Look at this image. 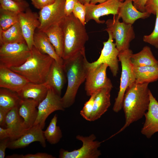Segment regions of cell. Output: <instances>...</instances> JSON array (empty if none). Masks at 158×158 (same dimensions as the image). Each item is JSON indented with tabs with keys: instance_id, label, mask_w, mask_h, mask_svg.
<instances>
[{
	"instance_id": "obj_1",
	"label": "cell",
	"mask_w": 158,
	"mask_h": 158,
	"mask_svg": "<svg viewBox=\"0 0 158 158\" xmlns=\"http://www.w3.org/2000/svg\"><path fill=\"white\" fill-rule=\"evenodd\" d=\"M149 83H135L127 88L124 96L122 106L125 116V123L111 137L122 132L132 123L144 116L150 101Z\"/></svg>"
},
{
	"instance_id": "obj_2",
	"label": "cell",
	"mask_w": 158,
	"mask_h": 158,
	"mask_svg": "<svg viewBox=\"0 0 158 158\" xmlns=\"http://www.w3.org/2000/svg\"><path fill=\"white\" fill-rule=\"evenodd\" d=\"M85 49L72 56L63 60V67L68 81L66 92L61 97L63 107L68 108L74 103L80 85L85 80L89 70Z\"/></svg>"
},
{
	"instance_id": "obj_3",
	"label": "cell",
	"mask_w": 158,
	"mask_h": 158,
	"mask_svg": "<svg viewBox=\"0 0 158 158\" xmlns=\"http://www.w3.org/2000/svg\"><path fill=\"white\" fill-rule=\"evenodd\" d=\"M59 25L63 36V60L85 49V44L89 39L85 25L73 13L66 16Z\"/></svg>"
},
{
	"instance_id": "obj_4",
	"label": "cell",
	"mask_w": 158,
	"mask_h": 158,
	"mask_svg": "<svg viewBox=\"0 0 158 158\" xmlns=\"http://www.w3.org/2000/svg\"><path fill=\"white\" fill-rule=\"evenodd\" d=\"M54 60L49 55L41 53L33 45L30 56L23 64L10 69L25 77L29 82L43 83L46 81Z\"/></svg>"
},
{
	"instance_id": "obj_5",
	"label": "cell",
	"mask_w": 158,
	"mask_h": 158,
	"mask_svg": "<svg viewBox=\"0 0 158 158\" xmlns=\"http://www.w3.org/2000/svg\"><path fill=\"white\" fill-rule=\"evenodd\" d=\"M133 52L129 49L119 52L118 57L121 63L122 71L119 90L113 107V110L116 113L122 108L123 100L127 88L135 83V78L130 61Z\"/></svg>"
},
{
	"instance_id": "obj_6",
	"label": "cell",
	"mask_w": 158,
	"mask_h": 158,
	"mask_svg": "<svg viewBox=\"0 0 158 158\" xmlns=\"http://www.w3.org/2000/svg\"><path fill=\"white\" fill-rule=\"evenodd\" d=\"M31 50L26 43L0 45V65L8 68L19 66L30 56Z\"/></svg>"
},
{
	"instance_id": "obj_7",
	"label": "cell",
	"mask_w": 158,
	"mask_h": 158,
	"mask_svg": "<svg viewBox=\"0 0 158 158\" xmlns=\"http://www.w3.org/2000/svg\"><path fill=\"white\" fill-rule=\"evenodd\" d=\"M119 20L116 15L113 19L107 20L105 22L107 28L104 30L115 40L116 47L119 52L129 49L135 34L132 25L121 22Z\"/></svg>"
},
{
	"instance_id": "obj_8",
	"label": "cell",
	"mask_w": 158,
	"mask_h": 158,
	"mask_svg": "<svg viewBox=\"0 0 158 158\" xmlns=\"http://www.w3.org/2000/svg\"><path fill=\"white\" fill-rule=\"evenodd\" d=\"M76 138L82 142V146L71 151L61 148L59 151V158H98L101 155L98 149L101 142L95 140L96 138L94 134L87 136L78 135Z\"/></svg>"
},
{
	"instance_id": "obj_9",
	"label": "cell",
	"mask_w": 158,
	"mask_h": 158,
	"mask_svg": "<svg viewBox=\"0 0 158 158\" xmlns=\"http://www.w3.org/2000/svg\"><path fill=\"white\" fill-rule=\"evenodd\" d=\"M66 0H56L46 6L39 13L40 22L39 30L44 31L50 26L59 24L66 16L65 12Z\"/></svg>"
},
{
	"instance_id": "obj_10",
	"label": "cell",
	"mask_w": 158,
	"mask_h": 158,
	"mask_svg": "<svg viewBox=\"0 0 158 158\" xmlns=\"http://www.w3.org/2000/svg\"><path fill=\"white\" fill-rule=\"evenodd\" d=\"M108 67L106 63H102L95 68H89L85 80V87L87 96H90L103 88L113 87L111 81L107 75V69Z\"/></svg>"
},
{
	"instance_id": "obj_11",
	"label": "cell",
	"mask_w": 158,
	"mask_h": 158,
	"mask_svg": "<svg viewBox=\"0 0 158 158\" xmlns=\"http://www.w3.org/2000/svg\"><path fill=\"white\" fill-rule=\"evenodd\" d=\"M37 109V116L34 125L39 124L42 129L47 118L51 114L56 111H63L65 109L62 105L61 96L49 87L46 97L39 103Z\"/></svg>"
},
{
	"instance_id": "obj_12",
	"label": "cell",
	"mask_w": 158,
	"mask_h": 158,
	"mask_svg": "<svg viewBox=\"0 0 158 158\" xmlns=\"http://www.w3.org/2000/svg\"><path fill=\"white\" fill-rule=\"evenodd\" d=\"M109 38L106 42H103V47L99 58L95 61L89 63L90 69L95 68L99 65L106 63L109 67L114 77L116 76L119 70L118 55L119 51L117 49L115 43L113 42V38L110 33Z\"/></svg>"
},
{
	"instance_id": "obj_13",
	"label": "cell",
	"mask_w": 158,
	"mask_h": 158,
	"mask_svg": "<svg viewBox=\"0 0 158 158\" xmlns=\"http://www.w3.org/2000/svg\"><path fill=\"white\" fill-rule=\"evenodd\" d=\"M122 2L119 0H108L97 5L90 3L85 5L86 10L85 23L91 20L98 24L104 23L105 21L100 20V18L109 14L117 15Z\"/></svg>"
},
{
	"instance_id": "obj_14",
	"label": "cell",
	"mask_w": 158,
	"mask_h": 158,
	"mask_svg": "<svg viewBox=\"0 0 158 158\" xmlns=\"http://www.w3.org/2000/svg\"><path fill=\"white\" fill-rule=\"evenodd\" d=\"M19 22L26 42L31 50L34 45L33 36L36 29L40 25L39 14L28 8L18 14Z\"/></svg>"
},
{
	"instance_id": "obj_15",
	"label": "cell",
	"mask_w": 158,
	"mask_h": 158,
	"mask_svg": "<svg viewBox=\"0 0 158 158\" xmlns=\"http://www.w3.org/2000/svg\"><path fill=\"white\" fill-rule=\"evenodd\" d=\"M42 129L39 124L34 125L18 139L10 140L8 148L11 149L23 148L35 142H39L43 147H45L46 139Z\"/></svg>"
},
{
	"instance_id": "obj_16",
	"label": "cell",
	"mask_w": 158,
	"mask_h": 158,
	"mask_svg": "<svg viewBox=\"0 0 158 158\" xmlns=\"http://www.w3.org/2000/svg\"><path fill=\"white\" fill-rule=\"evenodd\" d=\"M29 81L22 75L0 65V87L17 93Z\"/></svg>"
},
{
	"instance_id": "obj_17",
	"label": "cell",
	"mask_w": 158,
	"mask_h": 158,
	"mask_svg": "<svg viewBox=\"0 0 158 158\" xmlns=\"http://www.w3.org/2000/svg\"><path fill=\"white\" fill-rule=\"evenodd\" d=\"M150 98L149 107L144 115L145 121L141 131L148 138L158 132V102L150 91Z\"/></svg>"
},
{
	"instance_id": "obj_18",
	"label": "cell",
	"mask_w": 158,
	"mask_h": 158,
	"mask_svg": "<svg viewBox=\"0 0 158 158\" xmlns=\"http://www.w3.org/2000/svg\"><path fill=\"white\" fill-rule=\"evenodd\" d=\"M112 88L105 87L97 91L90 121L98 119L107 111L111 105L110 93Z\"/></svg>"
},
{
	"instance_id": "obj_19",
	"label": "cell",
	"mask_w": 158,
	"mask_h": 158,
	"mask_svg": "<svg viewBox=\"0 0 158 158\" xmlns=\"http://www.w3.org/2000/svg\"><path fill=\"white\" fill-rule=\"evenodd\" d=\"M66 77L63 65L54 60L45 82L48 87L52 88L61 96L62 90L65 83Z\"/></svg>"
},
{
	"instance_id": "obj_20",
	"label": "cell",
	"mask_w": 158,
	"mask_h": 158,
	"mask_svg": "<svg viewBox=\"0 0 158 158\" xmlns=\"http://www.w3.org/2000/svg\"><path fill=\"white\" fill-rule=\"evenodd\" d=\"M33 41L34 45L41 53L49 55L63 65V59L57 54L54 47L44 32L37 29L34 34Z\"/></svg>"
},
{
	"instance_id": "obj_21",
	"label": "cell",
	"mask_w": 158,
	"mask_h": 158,
	"mask_svg": "<svg viewBox=\"0 0 158 158\" xmlns=\"http://www.w3.org/2000/svg\"><path fill=\"white\" fill-rule=\"evenodd\" d=\"M148 13L141 12L137 9L133 4V0H125L122 2L119 7L117 18H121L123 22L133 25L137 20L145 19L150 15Z\"/></svg>"
},
{
	"instance_id": "obj_22",
	"label": "cell",
	"mask_w": 158,
	"mask_h": 158,
	"mask_svg": "<svg viewBox=\"0 0 158 158\" xmlns=\"http://www.w3.org/2000/svg\"><path fill=\"white\" fill-rule=\"evenodd\" d=\"M48 90L45 82L41 83L29 82L17 93L21 99H31L39 103L46 97Z\"/></svg>"
},
{
	"instance_id": "obj_23",
	"label": "cell",
	"mask_w": 158,
	"mask_h": 158,
	"mask_svg": "<svg viewBox=\"0 0 158 158\" xmlns=\"http://www.w3.org/2000/svg\"><path fill=\"white\" fill-rule=\"evenodd\" d=\"M39 104L37 102L31 99L20 100L18 107V113L28 129L34 125L36 121L38 114L36 107Z\"/></svg>"
},
{
	"instance_id": "obj_24",
	"label": "cell",
	"mask_w": 158,
	"mask_h": 158,
	"mask_svg": "<svg viewBox=\"0 0 158 158\" xmlns=\"http://www.w3.org/2000/svg\"><path fill=\"white\" fill-rule=\"evenodd\" d=\"M18 107H17L10 110L6 118L5 125L6 128L11 129L12 131V136L10 141L18 139L28 129L19 114Z\"/></svg>"
},
{
	"instance_id": "obj_25",
	"label": "cell",
	"mask_w": 158,
	"mask_h": 158,
	"mask_svg": "<svg viewBox=\"0 0 158 158\" xmlns=\"http://www.w3.org/2000/svg\"><path fill=\"white\" fill-rule=\"evenodd\" d=\"M130 61L134 67L158 65V61L153 56L150 47L147 46L144 47L138 53L132 54Z\"/></svg>"
},
{
	"instance_id": "obj_26",
	"label": "cell",
	"mask_w": 158,
	"mask_h": 158,
	"mask_svg": "<svg viewBox=\"0 0 158 158\" xmlns=\"http://www.w3.org/2000/svg\"><path fill=\"white\" fill-rule=\"evenodd\" d=\"M24 43H26L19 22L5 30L0 29V45Z\"/></svg>"
},
{
	"instance_id": "obj_27",
	"label": "cell",
	"mask_w": 158,
	"mask_h": 158,
	"mask_svg": "<svg viewBox=\"0 0 158 158\" xmlns=\"http://www.w3.org/2000/svg\"><path fill=\"white\" fill-rule=\"evenodd\" d=\"M133 70L137 83L152 82L158 80V65L134 67Z\"/></svg>"
},
{
	"instance_id": "obj_28",
	"label": "cell",
	"mask_w": 158,
	"mask_h": 158,
	"mask_svg": "<svg viewBox=\"0 0 158 158\" xmlns=\"http://www.w3.org/2000/svg\"><path fill=\"white\" fill-rule=\"evenodd\" d=\"M54 47L56 52L62 58L63 54V38L59 24L52 25L44 31Z\"/></svg>"
},
{
	"instance_id": "obj_29",
	"label": "cell",
	"mask_w": 158,
	"mask_h": 158,
	"mask_svg": "<svg viewBox=\"0 0 158 158\" xmlns=\"http://www.w3.org/2000/svg\"><path fill=\"white\" fill-rule=\"evenodd\" d=\"M21 99L17 93L7 89L0 88V108L9 111L18 107Z\"/></svg>"
},
{
	"instance_id": "obj_30",
	"label": "cell",
	"mask_w": 158,
	"mask_h": 158,
	"mask_svg": "<svg viewBox=\"0 0 158 158\" xmlns=\"http://www.w3.org/2000/svg\"><path fill=\"white\" fill-rule=\"evenodd\" d=\"M57 115L55 114L43 133L46 140L50 144L58 143L63 137L61 130L59 126H57Z\"/></svg>"
},
{
	"instance_id": "obj_31",
	"label": "cell",
	"mask_w": 158,
	"mask_h": 158,
	"mask_svg": "<svg viewBox=\"0 0 158 158\" xmlns=\"http://www.w3.org/2000/svg\"><path fill=\"white\" fill-rule=\"evenodd\" d=\"M18 14L0 7V29L5 30L18 22Z\"/></svg>"
},
{
	"instance_id": "obj_32",
	"label": "cell",
	"mask_w": 158,
	"mask_h": 158,
	"mask_svg": "<svg viewBox=\"0 0 158 158\" xmlns=\"http://www.w3.org/2000/svg\"><path fill=\"white\" fill-rule=\"evenodd\" d=\"M0 7L18 13L25 11L29 7V4L25 1H17L13 0H0Z\"/></svg>"
},
{
	"instance_id": "obj_33",
	"label": "cell",
	"mask_w": 158,
	"mask_h": 158,
	"mask_svg": "<svg viewBox=\"0 0 158 158\" xmlns=\"http://www.w3.org/2000/svg\"><path fill=\"white\" fill-rule=\"evenodd\" d=\"M97 92V91L90 96V98L85 103L82 109L80 112L81 116L84 119L89 121H90L94 102Z\"/></svg>"
},
{
	"instance_id": "obj_34",
	"label": "cell",
	"mask_w": 158,
	"mask_h": 158,
	"mask_svg": "<svg viewBox=\"0 0 158 158\" xmlns=\"http://www.w3.org/2000/svg\"><path fill=\"white\" fill-rule=\"evenodd\" d=\"M156 19L154 29L152 33L148 35H144L143 38L144 42L147 43L158 48V13L156 14Z\"/></svg>"
},
{
	"instance_id": "obj_35",
	"label": "cell",
	"mask_w": 158,
	"mask_h": 158,
	"mask_svg": "<svg viewBox=\"0 0 158 158\" xmlns=\"http://www.w3.org/2000/svg\"><path fill=\"white\" fill-rule=\"evenodd\" d=\"M74 16L85 25L86 14L85 5L78 1L76 2L72 12Z\"/></svg>"
},
{
	"instance_id": "obj_36",
	"label": "cell",
	"mask_w": 158,
	"mask_h": 158,
	"mask_svg": "<svg viewBox=\"0 0 158 158\" xmlns=\"http://www.w3.org/2000/svg\"><path fill=\"white\" fill-rule=\"evenodd\" d=\"M145 11L156 15L158 13V0H147L145 5Z\"/></svg>"
},
{
	"instance_id": "obj_37",
	"label": "cell",
	"mask_w": 158,
	"mask_h": 158,
	"mask_svg": "<svg viewBox=\"0 0 158 158\" xmlns=\"http://www.w3.org/2000/svg\"><path fill=\"white\" fill-rule=\"evenodd\" d=\"M52 155L46 153L38 152L35 154L23 155L22 158H55Z\"/></svg>"
},
{
	"instance_id": "obj_38",
	"label": "cell",
	"mask_w": 158,
	"mask_h": 158,
	"mask_svg": "<svg viewBox=\"0 0 158 158\" xmlns=\"http://www.w3.org/2000/svg\"><path fill=\"white\" fill-rule=\"evenodd\" d=\"M77 0H66L65 12L66 16L69 15L73 11L75 5Z\"/></svg>"
},
{
	"instance_id": "obj_39",
	"label": "cell",
	"mask_w": 158,
	"mask_h": 158,
	"mask_svg": "<svg viewBox=\"0 0 158 158\" xmlns=\"http://www.w3.org/2000/svg\"><path fill=\"white\" fill-rule=\"evenodd\" d=\"M10 141L9 138L0 140V158H4L5 155L6 149L8 148V143Z\"/></svg>"
},
{
	"instance_id": "obj_40",
	"label": "cell",
	"mask_w": 158,
	"mask_h": 158,
	"mask_svg": "<svg viewBox=\"0 0 158 158\" xmlns=\"http://www.w3.org/2000/svg\"><path fill=\"white\" fill-rule=\"evenodd\" d=\"M12 136V131L11 129L8 128H4L0 127V140L7 138L10 139Z\"/></svg>"
},
{
	"instance_id": "obj_41",
	"label": "cell",
	"mask_w": 158,
	"mask_h": 158,
	"mask_svg": "<svg viewBox=\"0 0 158 158\" xmlns=\"http://www.w3.org/2000/svg\"><path fill=\"white\" fill-rule=\"evenodd\" d=\"M147 0H133V4L134 7L141 12L145 11V5Z\"/></svg>"
},
{
	"instance_id": "obj_42",
	"label": "cell",
	"mask_w": 158,
	"mask_h": 158,
	"mask_svg": "<svg viewBox=\"0 0 158 158\" xmlns=\"http://www.w3.org/2000/svg\"><path fill=\"white\" fill-rule=\"evenodd\" d=\"M31 2L35 8L40 10L49 4L48 0H31Z\"/></svg>"
},
{
	"instance_id": "obj_43",
	"label": "cell",
	"mask_w": 158,
	"mask_h": 158,
	"mask_svg": "<svg viewBox=\"0 0 158 158\" xmlns=\"http://www.w3.org/2000/svg\"><path fill=\"white\" fill-rule=\"evenodd\" d=\"M9 111L0 108V126L2 127L5 124V120L7 114Z\"/></svg>"
},
{
	"instance_id": "obj_44",
	"label": "cell",
	"mask_w": 158,
	"mask_h": 158,
	"mask_svg": "<svg viewBox=\"0 0 158 158\" xmlns=\"http://www.w3.org/2000/svg\"><path fill=\"white\" fill-rule=\"evenodd\" d=\"M23 154H14L11 155L7 156L6 158H22Z\"/></svg>"
},
{
	"instance_id": "obj_45",
	"label": "cell",
	"mask_w": 158,
	"mask_h": 158,
	"mask_svg": "<svg viewBox=\"0 0 158 158\" xmlns=\"http://www.w3.org/2000/svg\"><path fill=\"white\" fill-rule=\"evenodd\" d=\"M107 0H91L90 3L93 4H96L97 3L101 4Z\"/></svg>"
},
{
	"instance_id": "obj_46",
	"label": "cell",
	"mask_w": 158,
	"mask_h": 158,
	"mask_svg": "<svg viewBox=\"0 0 158 158\" xmlns=\"http://www.w3.org/2000/svg\"><path fill=\"white\" fill-rule=\"evenodd\" d=\"M77 1L82 4L85 5L90 4L91 0H77Z\"/></svg>"
},
{
	"instance_id": "obj_47",
	"label": "cell",
	"mask_w": 158,
	"mask_h": 158,
	"mask_svg": "<svg viewBox=\"0 0 158 158\" xmlns=\"http://www.w3.org/2000/svg\"><path fill=\"white\" fill-rule=\"evenodd\" d=\"M56 0H48L49 4H50L54 3Z\"/></svg>"
},
{
	"instance_id": "obj_48",
	"label": "cell",
	"mask_w": 158,
	"mask_h": 158,
	"mask_svg": "<svg viewBox=\"0 0 158 158\" xmlns=\"http://www.w3.org/2000/svg\"><path fill=\"white\" fill-rule=\"evenodd\" d=\"M13 0L16 1H22L23 0Z\"/></svg>"
},
{
	"instance_id": "obj_49",
	"label": "cell",
	"mask_w": 158,
	"mask_h": 158,
	"mask_svg": "<svg viewBox=\"0 0 158 158\" xmlns=\"http://www.w3.org/2000/svg\"><path fill=\"white\" fill-rule=\"evenodd\" d=\"M119 0V1L121 2H123V1L124 0Z\"/></svg>"
}]
</instances>
